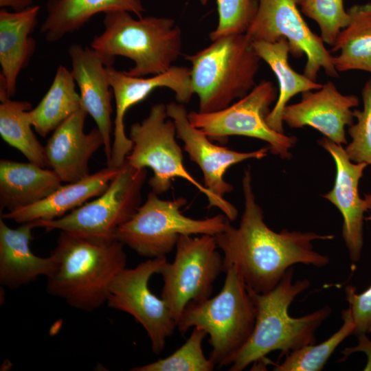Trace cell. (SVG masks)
Here are the masks:
<instances>
[{"label": "cell", "instance_id": "cell-1", "mask_svg": "<svg viewBox=\"0 0 371 371\" xmlns=\"http://www.w3.org/2000/svg\"><path fill=\"white\" fill-rule=\"evenodd\" d=\"M245 208L238 227L228 222L225 229L215 236L217 247L223 253V271L236 268L248 289L265 293L274 289L286 271L294 265L322 267L329 258L314 249L315 240H332L333 234L315 232H280L265 223L262 208L256 202L249 169L242 180Z\"/></svg>", "mask_w": 371, "mask_h": 371}, {"label": "cell", "instance_id": "cell-2", "mask_svg": "<svg viewBox=\"0 0 371 371\" xmlns=\"http://www.w3.org/2000/svg\"><path fill=\"white\" fill-rule=\"evenodd\" d=\"M124 244L60 231L51 253L56 266L47 278V292L70 306L92 311L106 302L109 286L126 267Z\"/></svg>", "mask_w": 371, "mask_h": 371}, {"label": "cell", "instance_id": "cell-3", "mask_svg": "<svg viewBox=\"0 0 371 371\" xmlns=\"http://www.w3.org/2000/svg\"><path fill=\"white\" fill-rule=\"evenodd\" d=\"M289 268L278 285L265 293L249 289L256 311L253 332L235 356L229 370L242 371L249 365L262 361L269 353L280 350L282 355L315 343V332L331 313L326 306L300 317L289 315V307L297 295L310 286L308 279L293 282Z\"/></svg>", "mask_w": 371, "mask_h": 371}, {"label": "cell", "instance_id": "cell-4", "mask_svg": "<svg viewBox=\"0 0 371 371\" xmlns=\"http://www.w3.org/2000/svg\"><path fill=\"white\" fill-rule=\"evenodd\" d=\"M104 30L90 46L109 56H124L134 66L126 74L135 77L168 71L181 53L182 34L172 19L146 16L135 19L126 11L104 14Z\"/></svg>", "mask_w": 371, "mask_h": 371}, {"label": "cell", "instance_id": "cell-5", "mask_svg": "<svg viewBox=\"0 0 371 371\" xmlns=\"http://www.w3.org/2000/svg\"><path fill=\"white\" fill-rule=\"evenodd\" d=\"M186 59L192 64L191 86L201 113L223 109L246 95L256 85L262 60L246 34L220 37Z\"/></svg>", "mask_w": 371, "mask_h": 371}, {"label": "cell", "instance_id": "cell-6", "mask_svg": "<svg viewBox=\"0 0 371 371\" xmlns=\"http://www.w3.org/2000/svg\"><path fill=\"white\" fill-rule=\"evenodd\" d=\"M224 271L226 277L219 293L188 304L177 322L183 334L199 327L209 335L210 359L218 367L231 365L250 337L256 321L255 306L243 278L233 266Z\"/></svg>", "mask_w": 371, "mask_h": 371}, {"label": "cell", "instance_id": "cell-7", "mask_svg": "<svg viewBox=\"0 0 371 371\" xmlns=\"http://www.w3.org/2000/svg\"><path fill=\"white\" fill-rule=\"evenodd\" d=\"M176 137V127L168 116L166 105L156 104L150 108L144 120L131 126L129 138L133 142V148L126 161L135 168H150L153 170V176L148 184L155 194L166 192L173 179L181 178L207 197L208 207H216L230 221L236 220L237 209L224 198L218 197L209 191L187 170Z\"/></svg>", "mask_w": 371, "mask_h": 371}, {"label": "cell", "instance_id": "cell-8", "mask_svg": "<svg viewBox=\"0 0 371 371\" xmlns=\"http://www.w3.org/2000/svg\"><path fill=\"white\" fill-rule=\"evenodd\" d=\"M186 203L184 198L163 200L151 191L135 214L117 229L115 238L141 256L164 257L176 247L181 235L216 236L230 221L223 214L204 219L186 216L180 211Z\"/></svg>", "mask_w": 371, "mask_h": 371}, {"label": "cell", "instance_id": "cell-9", "mask_svg": "<svg viewBox=\"0 0 371 371\" xmlns=\"http://www.w3.org/2000/svg\"><path fill=\"white\" fill-rule=\"evenodd\" d=\"M147 177L146 168H135L125 161L106 190L67 214L52 221L31 223L47 231L59 230L103 239L115 238L117 229L137 212Z\"/></svg>", "mask_w": 371, "mask_h": 371}, {"label": "cell", "instance_id": "cell-10", "mask_svg": "<svg viewBox=\"0 0 371 371\" xmlns=\"http://www.w3.org/2000/svg\"><path fill=\"white\" fill-rule=\"evenodd\" d=\"M277 98L273 84L262 80L226 108L209 113L192 111L188 116L191 124L211 140L225 143L232 135L253 137L266 142L272 154L289 159L291 158L289 150L297 138L273 130L266 121L270 106Z\"/></svg>", "mask_w": 371, "mask_h": 371}, {"label": "cell", "instance_id": "cell-11", "mask_svg": "<svg viewBox=\"0 0 371 371\" xmlns=\"http://www.w3.org/2000/svg\"><path fill=\"white\" fill-rule=\"evenodd\" d=\"M175 247L173 262L165 261L157 274L164 282L161 297L177 322L188 304L210 297L223 260L215 236L181 235Z\"/></svg>", "mask_w": 371, "mask_h": 371}, {"label": "cell", "instance_id": "cell-12", "mask_svg": "<svg viewBox=\"0 0 371 371\" xmlns=\"http://www.w3.org/2000/svg\"><path fill=\"white\" fill-rule=\"evenodd\" d=\"M258 9L246 34L252 41L276 42L285 38L294 57H306L304 74L316 81L321 69L332 78L339 76L334 56L302 18L295 0H256Z\"/></svg>", "mask_w": 371, "mask_h": 371}, {"label": "cell", "instance_id": "cell-13", "mask_svg": "<svg viewBox=\"0 0 371 371\" xmlns=\"http://www.w3.org/2000/svg\"><path fill=\"white\" fill-rule=\"evenodd\" d=\"M166 256L149 258L134 268L121 270L111 282L107 305L132 315L144 328L155 354L164 350L166 339L177 328V322L164 300L150 290L148 282L157 273Z\"/></svg>", "mask_w": 371, "mask_h": 371}, {"label": "cell", "instance_id": "cell-14", "mask_svg": "<svg viewBox=\"0 0 371 371\" xmlns=\"http://www.w3.org/2000/svg\"><path fill=\"white\" fill-rule=\"evenodd\" d=\"M106 74L115 104L113 140L107 166L119 168L133 148V142L126 136L124 128V117L128 109L160 87L172 90L177 102L181 104L188 103L194 93L190 69L186 67L173 65L164 73L146 78L131 76L126 71L117 70L113 65L107 66Z\"/></svg>", "mask_w": 371, "mask_h": 371}, {"label": "cell", "instance_id": "cell-15", "mask_svg": "<svg viewBox=\"0 0 371 371\" xmlns=\"http://www.w3.org/2000/svg\"><path fill=\"white\" fill-rule=\"evenodd\" d=\"M168 116L176 127L177 137L183 143L190 159L195 162L203 175L204 186L220 198L233 190L224 178L233 165L247 159H260L269 151L268 146L251 152H238L214 144L203 132L191 124L183 104L170 102L166 105Z\"/></svg>", "mask_w": 371, "mask_h": 371}, {"label": "cell", "instance_id": "cell-16", "mask_svg": "<svg viewBox=\"0 0 371 371\" xmlns=\"http://www.w3.org/2000/svg\"><path fill=\"white\" fill-rule=\"evenodd\" d=\"M318 144L332 156L336 166V176L333 189L323 195L340 212L344 223L342 235L350 260L357 262L361 257L363 245L364 213L371 210V194L362 199L359 193V183L366 163H355L348 156L342 145L324 137Z\"/></svg>", "mask_w": 371, "mask_h": 371}, {"label": "cell", "instance_id": "cell-17", "mask_svg": "<svg viewBox=\"0 0 371 371\" xmlns=\"http://www.w3.org/2000/svg\"><path fill=\"white\" fill-rule=\"evenodd\" d=\"M68 54L71 63V71L80 89L82 106L102 135L108 162L112 149L111 100L113 95L106 67L113 65L115 58L76 43L69 47Z\"/></svg>", "mask_w": 371, "mask_h": 371}, {"label": "cell", "instance_id": "cell-18", "mask_svg": "<svg viewBox=\"0 0 371 371\" xmlns=\"http://www.w3.org/2000/svg\"><path fill=\"white\" fill-rule=\"evenodd\" d=\"M313 91L302 93L299 102L285 106L283 122L291 128L311 126L337 144H347L345 127L354 122L352 109L359 106L358 97L342 94L331 81Z\"/></svg>", "mask_w": 371, "mask_h": 371}, {"label": "cell", "instance_id": "cell-19", "mask_svg": "<svg viewBox=\"0 0 371 371\" xmlns=\"http://www.w3.org/2000/svg\"><path fill=\"white\" fill-rule=\"evenodd\" d=\"M87 114L82 106L53 131L45 147L49 166L63 182H76L89 176V159L104 146L97 126L85 133Z\"/></svg>", "mask_w": 371, "mask_h": 371}, {"label": "cell", "instance_id": "cell-20", "mask_svg": "<svg viewBox=\"0 0 371 371\" xmlns=\"http://www.w3.org/2000/svg\"><path fill=\"white\" fill-rule=\"evenodd\" d=\"M31 223H23L16 229L8 226L0 218V282L16 289L36 280L40 276L49 277L56 261L51 254L48 257L35 255L30 247L33 238Z\"/></svg>", "mask_w": 371, "mask_h": 371}, {"label": "cell", "instance_id": "cell-21", "mask_svg": "<svg viewBox=\"0 0 371 371\" xmlns=\"http://www.w3.org/2000/svg\"><path fill=\"white\" fill-rule=\"evenodd\" d=\"M119 169L107 166L78 181L62 185L45 199L32 205L1 213V218L20 224L59 218L102 194Z\"/></svg>", "mask_w": 371, "mask_h": 371}, {"label": "cell", "instance_id": "cell-22", "mask_svg": "<svg viewBox=\"0 0 371 371\" xmlns=\"http://www.w3.org/2000/svg\"><path fill=\"white\" fill-rule=\"evenodd\" d=\"M40 6L19 12L0 10V65L9 97L15 95L17 78L25 69L36 48L30 35L38 25Z\"/></svg>", "mask_w": 371, "mask_h": 371}, {"label": "cell", "instance_id": "cell-23", "mask_svg": "<svg viewBox=\"0 0 371 371\" xmlns=\"http://www.w3.org/2000/svg\"><path fill=\"white\" fill-rule=\"evenodd\" d=\"M62 181L54 170L34 163L0 161V209L13 211L32 205L56 191Z\"/></svg>", "mask_w": 371, "mask_h": 371}, {"label": "cell", "instance_id": "cell-24", "mask_svg": "<svg viewBox=\"0 0 371 371\" xmlns=\"http://www.w3.org/2000/svg\"><path fill=\"white\" fill-rule=\"evenodd\" d=\"M117 11L141 18L145 8L142 0H47L41 33L47 41L57 42L80 30L95 14Z\"/></svg>", "mask_w": 371, "mask_h": 371}, {"label": "cell", "instance_id": "cell-25", "mask_svg": "<svg viewBox=\"0 0 371 371\" xmlns=\"http://www.w3.org/2000/svg\"><path fill=\"white\" fill-rule=\"evenodd\" d=\"M252 42L256 52L270 67L278 82L279 94L266 117L267 123L273 130L284 133L282 113L288 102L300 93L320 89L322 84L297 73L290 66L288 61L289 45L285 38L273 43Z\"/></svg>", "mask_w": 371, "mask_h": 371}, {"label": "cell", "instance_id": "cell-26", "mask_svg": "<svg viewBox=\"0 0 371 371\" xmlns=\"http://www.w3.org/2000/svg\"><path fill=\"white\" fill-rule=\"evenodd\" d=\"M348 25L337 35L331 51L338 72L361 70L371 74V3L354 5L348 10Z\"/></svg>", "mask_w": 371, "mask_h": 371}, {"label": "cell", "instance_id": "cell-27", "mask_svg": "<svg viewBox=\"0 0 371 371\" xmlns=\"http://www.w3.org/2000/svg\"><path fill=\"white\" fill-rule=\"evenodd\" d=\"M71 71L60 65L49 89L38 104L29 111L36 132L45 137L82 106Z\"/></svg>", "mask_w": 371, "mask_h": 371}, {"label": "cell", "instance_id": "cell-28", "mask_svg": "<svg viewBox=\"0 0 371 371\" xmlns=\"http://www.w3.org/2000/svg\"><path fill=\"white\" fill-rule=\"evenodd\" d=\"M28 101L8 98L0 104V135L10 146L19 150L30 162L43 168L50 167L43 147L32 129Z\"/></svg>", "mask_w": 371, "mask_h": 371}, {"label": "cell", "instance_id": "cell-29", "mask_svg": "<svg viewBox=\"0 0 371 371\" xmlns=\"http://www.w3.org/2000/svg\"><path fill=\"white\" fill-rule=\"evenodd\" d=\"M343 324L328 339L315 345L310 344L299 348L287 355L284 361L276 366V371H319L323 369L329 357L338 346L349 335L354 333L355 326L350 309L341 312Z\"/></svg>", "mask_w": 371, "mask_h": 371}, {"label": "cell", "instance_id": "cell-30", "mask_svg": "<svg viewBox=\"0 0 371 371\" xmlns=\"http://www.w3.org/2000/svg\"><path fill=\"white\" fill-rule=\"evenodd\" d=\"M207 333L194 327L186 340L178 350L168 357L143 366L133 368L132 371H212L214 363L207 359L202 349V343Z\"/></svg>", "mask_w": 371, "mask_h": 371}, {"label": "cell", "instance_id": "cell-31", "mask_svg": "<svg viewBox=\"0 0 371 371\" xmlns=\"http://www.w3.org/2000/svg\"><path fill=\"white\" fill-rule=\"evenodd\" d=\"M208 0H200L205 5ZM218 21L209 36L212 41L220 37L245 34L258 9L256 0H216Z\"/></svg>", "mask_w": 371, "mask_h": 371}, {"label": "cell", "instance_id": "cell-32", "mask_svg": "<svg viewBox=\"0 0 371 371\" xmlns=\"http://www.w3.org/2000/svg\"><path fill=\"white\" fill-rule=\"evenodd\" d=\"M343 3V0H305L300 5L303 14L318 24L324 43L331 46L350 22Z\"/></svg>", "mask_w": 371, "mask_h": 371}, {"label": "cell", "instance_id": "cell-33", "mask_svg": "<svg viewBox=\"0 0 371 371\" xmlns=\"http://www.w3.org/2000/svg\"><path fill=\"white\" fill-rule=\"evenodd\" d=\"M361 95L363 107L353 111L357 121L348 128L351 142L345 150L352 161L371 165V79L365 83Z\"/></svg>", "mask_w": 371, "mask_h": 371}, {"label": "cell", "instance_id": "cell-34", "mask_svg": "<svg viewBox=\"0 0 371 371\" xmlns=\"http://www.w3.org/2000/svg\"><path fill=\"white\" fill-rule=\"evenodd\" d=\"M366 219L371 221V216ZM346 299L349 307L355 328V335L371 333V285L365 291L357 293L353 286L345 288Z\"/></svg>", "mask_w": 371, "mask_h": 371}, {"label": "cell", "instance_id": "cell-35", "mask_svg": "<svg viewBox=\"0 0 371 371\" xmlns=\"http://www.w3.org/2000/svg\"><path fill=\"white\" fill-rule=\"evenodd\" d=\"M367 334H360L357 335L358 344L354 347L346 348L342 350L344 355L343 360H345L351 354L356 352H363L367 355L368 361L364 370H371V340L367 337Z\"/></svg>", "mask_w": 371, "mask_h": 371}, {"label": "cell", "instance_id": "cell-36", "mask_svg": "<svg viewBox=\"0 0 371 371\" xmlns=\"http://www.w3.org/2000/svg\"><path fill=\"white\" fill-rule=\"evenodd\" d=\"M34 0H0V8H10L14 12L24 10L34 5Z\"/></svg>", "mask_w": 371, "mask_h": 371}, {"label": "cell", "instance_id": "cell-37", "mask_svg": "<svg viewBox=\"0 0 371 371\" xmlns=\"http://www.w3.org/2000/svg\"><path fill=\"white\" fill-rule=\"evenodd\" d=\"M305 0H295L297 4L301 5Z\"/></svg>", "mask_w": 371, "mask_h": 371}]
</instances>
